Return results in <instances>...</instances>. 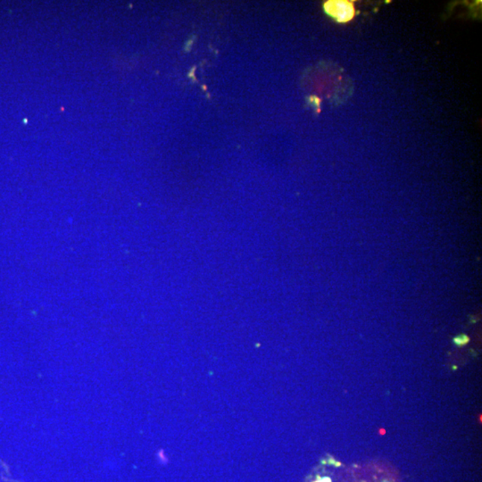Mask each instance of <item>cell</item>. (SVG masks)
Segmentation results:
<instances>
[{"label":"cell","instance_id":"7a4b0ae2","mask_svg":"<svg viewBox=\"0 0 482 482\" xmlns=\"http://www.w3.org/2000/svg\"><path fill=\"white\" fill-rule=\"evenodd\" d=\"M316 482H331V481L329 480L328 478H325V479H323V480H320V481H316Z\"/></svg>","mask_w":482,"mask_h":482},{"label":"cell","instance_id":"6da1fadb","mask_svg":"<svg viewBox=\"0 0 482 482\" xmlns=\"http://www.w3.org/2000/svg\"><path fill=\"white\" fill-rule=\"evenodd\" d=\"M323 10L338 23H348L357 16L355 1L351 0H328L323 4Z\"/></svg>","mask_w":482,"mask_h":482}]
</instances>
